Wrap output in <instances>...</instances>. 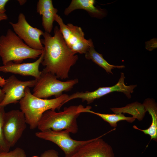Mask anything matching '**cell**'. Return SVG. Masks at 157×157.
<instances>
[{
	"mask_svg": "<svg viewBox=\"0 0 157 157\" xmlns=\"http://www.w3.org/2000/svg\"><path fill=\"white\" fill-rule=\"evenodd\" d=\"M54 33L52 36L45 32L44 39L41 40L44 46L41 64L45 67L43 70L54 74L58 79H65L68 78L71 68L76 63L78 56L67 46L57 26L54 27Z\"/></svg>",
	"mask_w": 157,
	"mask_h": 157,
	"instance_id": "6da1fadb",
	"label": "cell"
},
{
	"mask_svg": "<svg viewBox=\"0 0 157 157\" xmlns=\"http://www.w3.org/2000/svg\"><path fill=\"white\" fill-rule=\"evenodd\" d=\"M8 18L7 15L5 13H0V22L3 20H6Z\"/></svg>",
	"mask_w": 157,
	"mask_h": 157,
	"instance_id": "d4e9b609",
	"label": "cell"
},
{
	"mask_svg": "<svg viewBox=\"0 0 157 157\" xmlns=\"http://www.w3.org/2000/svg\"><path fill=\"white\" fill-rule=\"evenodd\" d=\"M40 157H59L58 151L53 149L46 150L42 153Z\"/></svg>",
	"mask_w": 157,
	"mask_h": 157,
	"instance_id": "7402d4cb",
	"label": "cell"
},
{
	"mask_svg": "<svg viewBox=\"0 0 157 157\" xmlns=\"http://www.w3.org/2000/svg\"><path fill=\"white\" fill-rule=\"evenodd\" d=\"M70 133L66 130L55 131L48 129L37 132L35 135L39 138L54 143L63 151L65 157H70L80 148L91 139L76 140L71 138Z\"/></svg>",
	"mask_w": 157,
	"mask_h": 157,
	"instance_id": "52a82bcc",
	"label": "cell"
},
{
	"mask_svg": "<svg viewBox=\"0 0 157 157\" xmlns=\"http://www.w3.org/2000/svg\"><path fill=\"white\" fill-rule=\"evenodd\" d=\"M14 32L25 43L31 48L43 50L44 47L40 40V37L44 32L41 30L31 26L26 21L24 15L20 13L17 22L15 23L10 22Z\"/></svg>",
	"mask_w": 157,
	"mask_h": 157,
	"instance_id": "30bf717a",
	"label": "cell"
},
{
	"mask_svg": "<svg viewBox=\"0 0 157 157\" xmlns=\"http://www.w3.org/2000/svg\"><path fill=\"white\" fill-rule=\"evenodd\" d=\"M44 52L38 59L32 63H16L12 61L0 66V72L10 73L23 76H31L37 79L40 77L41 71L39 70L40 64L43 60Z\"/></svg>",
	"mask_w": 157,
	"mask_h": 157,
	"instance_id": "4fadbf2b",
	"label": "cell"
},
{
	"mask_svg": "<svg viewBox=\"0 0 157 157\" xmlns=\"http://www.w3.org/2000/svg\"><path fill=\"white\" fill-rule=\"evenodd\" d=\"M69 95L63 94L60 96L51 99L38 98L31 92L29 87L25 90L24 97L19 101L20 108L24 113L27 124L31 130L37 127L43 114L49 110H59Z\"/></svg>",
	"mask_w": 157,
	"mask_h": 157,
	"instance_id": "3957f363",
	"label": "cell"
},
{
	"mask_svg": "<svg viewBox=\"0 0 157 157\" xmlns=\"http://www.w3.org/2000/svg\"><path fill=\"white\" fill-rule=\"evenodd\" d=\"M103 135L92 139L70 157H115L111 146L101 138Z\"/></svg>",
	"mask_w": 157,
	"mask_h": 157,
	"instance_id": "7c38bea8",
	"label": "cell"
},
{
	"mask_svg": "<svg viewBox=\"0 0 157 157\" xmlns=\"http://www.w3.org/2000/svg\"><path fill=\"white\" fill-rule=\"evenodd\" d=\"M4 107L0 106V152L8 151L10 148L6 141L3 133V121L6 113Z\"/></svg>",
	"mask_w": 157,
	"mask_h": 157,
	"instance_id": "ffe728a7",
	"label": "cell"
},
{
	"mask_svg": "<svg viewBox=\"0 0 157 157\" xmlns=\"http://www.w3.org/2000/svg\"><path fill=\"white\" fill-rule=\"evenodd\" d=\"M55 21L58 24L59 29L64 40L69 49L75 53L85 54L89 49L94 45L91 39H86L82 28L72 24H65L57 14Z\"/></svg>",
	"mask_w": 157,
	"mask_h": 157,
	"instance_id": "8992f818",
	"label": "cell"
},
{
	"mask_svg": "<svg viewBox=\"0 0 157 157\" xmlns=\"http://www.w3.org/2000/svg\"><path fill=\"white\" fill-rule=\"evenodd\" d=\"M36 80L22 81L14 75L10 76L6 80L2 89L5 93L4 98L0 104V106L5 107L7 105L19 101L24 96L26 88L34 87Z\"/></svg>",
	"mask_w": 157,
	"mask_h": 157,
	"instance_id": "8fae6325",
	"label": "cell"
},
{
	"mask_svg": "<svg viewBox=\"0 0 157 157\" xmlns=\"http://www.w3.org/2000/svg\"><path fill=\"white\" fill-rule=\"evenodd\" d=\"M43 51L30 47L10 29L5 35L0 36V57L3 65L11 61L21 63L26 59H36Z\"/></svg>",
	"mask_w": 157,
	"mask_h": 157,
	"instance_id": "277c9868",
	"label": "cell"
},
{
	"mask_svg": "<svg viewBox=\"0 0 157 157\" xmlns=\"http://www.w3.org/2000/svg\"><path fill=\"white\" fill-rule=\"evenodd\" d=\"M8 0H0V13H4L6 11L5 6Z\"/></svg>",
	"mask_w": 157,
	"mask_h": 157,
	"instance_id": "cb8c5ba5",
	"label": "cell"
},
{
	"mask_svg": "<svg viewBox=\"0 0 157 157\" xmlns=\"http://www.w3.org/2000/svg\"><path fill=\"white\" fill-rule=\"evenodd\" d=\"M157 48V39L153 38L146 42V48L149 51H152Z\"/></svg>",
	"mask_w": 157,
	"mask_h": 157,
	"instance_id": "603a6c76",
	"label": "cell"
},
{
	"mask_svg": "<svg viewBox=\"0 0 157 157\" xmlns=\"http://www.w3.org/2000/svg\"><path fill=\"white\" fill-rule=\"evenodd\" d=\"M37 11L42 15V25L45 32L50 33L58 10L54 8L51 0H39L37 5Z\"/></svg>",
	"mask_w": 157,
	"mask_h": 157,
	"instance_id": "5bb4252c",
	"label": "cell"
},
{
	"mask_svg": "<svg viewBox=\"0 0 157 157\" xmlns=\"http://www.w3.org/2000/svg\"><path fill=\"white\" fill-rule=\"evenodd\" d=\"M0 157H27V156L23 149L17 147L11 151L0 152Z\"/></svg>",
	"mask_w": 157,
	"mask_h": 157,
	"instance_id": "44dd1931",
	"label": "cell"
},
{
	"mask_svg": "<svg viewBox=\"0 0 157 157\" xmlns=\"http://www.w3.org/2000/svg\"><path fill=\"white\" fill-rule=\"evenodd\" d=\"M36 80L32 94L39 98L47 99L53 96L58 97L63 92L69 91L78 82V79L62 81L50 73L42 70L40 77Z\"/></svg>",
	"mask_w": 157,
	"mask_h": 157,
	"instance_id": "5b68a950",
	"label": "cell"
},
{
	"mask_svg": "<svg viewBox=\"0 0 157 157\" xmlns=\"http://www.w3.org/2000/svg\"><path fill=\"white\" fill-rule=\"evenodd\" d=\"M94 0H72L69 6L64 11L65 15H68L73 11L77 9L86 11L92 17L103 18L106 15V12L104 9H101L94 6Z\"/></svg>",
	"mask_w": 157,
	"mask_h": 157,
	"instance_id": "9a60e30c",
	"label": "cell"
},
{
	"mask_svg": "<svg viewBox=\"0 0 157 157\" xmlns=\"http://www.w3.org/2000/svg\"><path fill=\"white\" fill-rule=\"evenodd\" d=\"M24 113L19 110L6 112L3 130L4 137L9 146L13 147L21 137L26 128Z\"/></svg>",
	"mask_w": 157,
	"mask_h": 157,
	"instance_id": "ba28073f",
	"label": "cell"
},
{
	"mask_svg": "<svg viewBox=\"0 0 157 157\" xmlns=\"http://www.w3.org/2000/svg\"><path fill=\"white\" fill-rule=\"evenodd\" d=\"M18 1L21 5L23 4L26 1L25 0H18Z\"/></svg>",
	"mask_w": 157,
	"mask_h": 157,
	"instance_id": "83f0119b",
	"label": "cell"
},
{
	"mask_svg": "<svg viewBox=\"0 0 157 157\" xmlns=\"http://www.w3.org/2000/svg\"><path fill=\"white\" fill-rule=\"evenodd\" d=\"M85 57L91 60L100 67L103 68L108 73L113 74L111 70L114 68L122 69L125 67L124 65H115L109 64L103 57V55L97 52L94 46L90 47L85 54Z\"/></svg>",
	"mask_w": 157,
	"mask_h": 157,
	"instance_id": "e0dca14e",
	"label": "cell"
},
{
	"mask_svg": "<svg viewBox=\"0 0 157 157\" xmlns=\"http://www.w3.org/2000/svg\"><path fill=\"white\" fill-rule=\"evenodd\" d=\"M88 113L98 116L105 121L108 123L111 126L115 128L117 126V123L118 122L126 120L129 122L132 123L135 119L133 117H126L122 113L114 114L101 113L93 111L91 110H90Z\"/></svg>",
	"mask_w": 157,
	"mask_h": 157,
	"instance_id": "d6986e66",
	"label": "cell"
},
{
	"mask_svg": "<svg viewBox=\"0 0 157 157\" xmlns=\"http://www.w3.org/2000/svg\"><path fill=\"white\" fill-rule=\"evenodd\" d=\"M125 78L124 73L122 72L118 82L115 85L110 87H99L92 92H76L69 95L64 104L72 99L79 98L81 99L82 101H85L88 104H89L96 99L114 92H122L128 98L130 99L131 97V94L133 92V89L136 87L137 85H126L124 82Z\"/></svg>",
	"mask_w": 157,
	"mask_h": 157,
	"instance_id": "9c48e42d",
	"label": "cell"
},
{
	"mask_svg": "<svg viewBox=\"0 0 157 157\" xmlns=\"http://www.w3.org/2000/svg\"><path fill=\"white\" fill-rule=\"evenodd\" d=\"M6 80L4 78H2L1 76H0V86L3 87V85H4Z\"/></svg>",
	"mask_w": 157,
	"mask_h": 157,
	"instance_id": "4316f807",
	"label": "cell"
},
{
	"mask_svg": "<svg viewBox=\"0 0 157 157\" xmlns=\"http://www.w3.org/2000/svg\"><path fill=\"white\" fill-rule=\"evenodd\" d=\"M92 107L82 105L65 107L63 111L57 112L49 110L42 115L37 128L42 131L51 129L55 131L66 130L75 134L78 130L77 119L81 113H88Z\"/></svg>",
	"mask_w": 157,
	"mask_h": 157,
	"instance_id": "7a4b0ae2",
	"label": "cell"
},
{
	"mask_svg": "<svg viewBox=\"0 0 157 157\" xmlns=\"http://www.w3.org/2000/svg\"><path fill=\"white\" fill-rule=\"evenodd\" d=\"M143 105L146 111L148 112L151 117V122L150 126L147 129H139L135 125L133 128L140 131L144 134L149 135L151 140L156 141L157 140V106L154 100L147 99L144 101Z\"/></svg>",
	"mask_w": 157,
	"mask_h": 157,
	"instance_id": "2e32d148",
	"label": "cell"
},
{
	"mask_svg": "<svg viewBox=\"0 0 157 157\" xmlns=\"http://www.w3.org/2000/svg\"><path fill=\"white\" fill-rule=\"evenodd\" d=\"M110 109L116 114L127 113L133 115L135 119L142 120L147 111L143 104L138 102H134L122 108H114Z\"/></svg>",
	"mask_w": 157,
	"mask_h": 157,
	"instance_id": "ac0fdd59",
	"label": "cell"
},
{
	"mask_svg": "<svg viewBox=\"0 0 157 157\" xmlns=\"http://www.w3.org/2000/svg\"><path fill=\"white\" fill-rule=\"evenodd\" d=\"M5 97V93L2 89L0 88V104L3 101Z\"/></svg>",
	"mask_w": 157,
	"mask_h": 157,
	"instance_id": "484cf974",
	"label": "cell"
}]
</instances>
